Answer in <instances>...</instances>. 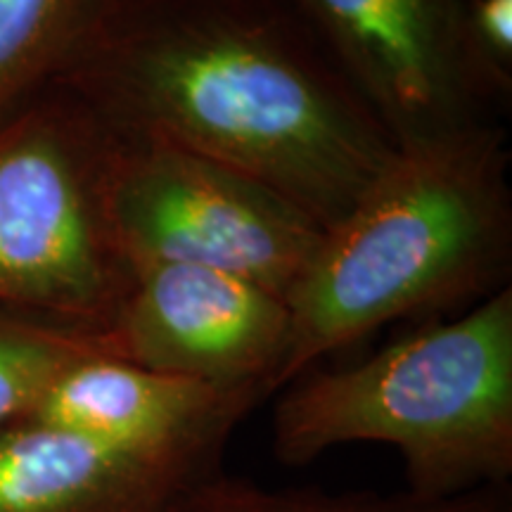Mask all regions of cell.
<instances>
[{
  "mask_svg": "<svg viewBox=\"0 0 512 512\" xmlns=\"http://www.w3.org/2000/svg\"><path fill=\"white\" fill-rule=\"evenodd\" d=\"M467 27L486 79L505 98L512 91V0H467Z\"/></svg>",
  "mask_w": 512,
  "mask_h": 512,
  "instance_id": "cell-13",
  "label": "cell"
},
{
  "mask_svg": "<svg viewBox=\"0 0 512 512\" xmlns=\"http://www.w3.org/2000/svg\"><path fill=\"white\" fill-rule=\"evenodd\" d=\"M166 512H512L510 486L453 498H418L408 491L328 494L320 489H268L247 479L207 472L185 486Z\"/></svg>",
  "mask_w": 512,
  "mask_h": 512,
  "instance_id": "cell-10",
  "label": "cell"
},
{
  "mask_svg": "<svg viewBox=\"0 0 512 512\" xmlns=\"http://www.w3.org/2000/svg\"><path fill=\"white\" fill-rule=\"evenodd\" d=\"M290 337L287 302L238 275L192 264H145L110 328L107 356L223 389L273 394Z\"/></svg>",
  "mask_w": 512,
  "mask_h": 512,
  "instance_id": "cell-7",
  "label": "cell"
},
{
  "mask_svg": "<svg viewBox=\"0 0 512 512\" xmlns=\"http://www.w3.org/2000/svg\"><path fill=\"white\" fill-rule=\"evenodd\" d=\"M394 140L482 121L503 98L486 79L467 0H280Z\"/></svg>",
  "mask_w": 512,
  "mask_h": 512,
  "instance_id": "cell-6",
  "label": "cell"
},
{
  "mask_svg": "<svg viewBox=\"0 0 512 512\" xmlns=\"http://www.w3.org/2000/svg\"><path fill=\"white\" fill-rule=\"evenodd\" d=\"M114 133L29 119L0 138V302L102 335L133 280L107 211Z\"/></svg>",
  "mask_w": 512,
  "mask_h": 512,
  "instance_id": "cell-4",
  "label": "cell"
},
{
  "mask_svg": "<svg viewBox=\"0 0 512 512\" xmlns=\"http://www.w3.org/2000/svg\"><path fill=\"white\" fill-rule=\"evenodd\" d=\"M107 354L102 335L0 316V427L34 413L64 370Z\"/></svg>",
  "mask_w": 512,
  "mask_h": 512,
  "instance_id": "cell-12",
  "label": "cell"
},
{
  "mask_svg": "<svg viewBox=\"0 0 512 512\" xmlns=\"http://www.w3.org/2000/svg\"><path fill=\"white\" fill-rule=\"evenodd\" d=\"M107 211L131 268H214L283 299L325 230L297 204L242 171L117 133L107 171Z\"/></svg>",
  "mask_w": 512,
  "mask_h": 512,
  "instance_id": "cell-5",
  "label": "cell"
},
{
  "mask_svg": "<svg viewBox=\"0 0 512 512\" xmlns=\"http://www.w3.org/2000/svg\"><path fill=\"white\" fill-rule=\"evenodd\" d=\"M508 171L496 121L394 145L287 294L290 337L275 392L394 320L508 287Z\"/></svg>",
  "mask_w": 512,
  "mask_h": 512,
  "instance_id": "cell-2",
  "label": "cell"
},
{
  "mask_svg": "<svg viewBox=\"0 0 512 512\" xmlns=\"http://www.w3.org/2000/svg\"><path fill=\"white\" fill-rule=\"evenodd\" d=\"M69 64L117 136L242 171L323 228L394 152L280 0H102Z\"/></svg>",
  "mask_w": 512,
  "mask_h": 512,
  "instance_id": "cell-1",
  "label": "cell"
},
{
  "mask_svg": "<svg viewBox=\"0 0 512 512\" xmlns=\"http://www.w3.org/2000/svg\"><path fill=\"white\" fill-rule=\"evenodd\" d=\"M214 467L121 451L24 418L0 427V512H166Z\"/></svg>",
  "mask_w": 512,
  "mask_h": 512,
  "instance_id": "cell-9",
  "label": "cell"
},
{
  "mask_svg": "<svg viewBox=\"0 0 512 512\" xmlns=\"http://www.w3.org/2000/svg\"><path fill=\"white\" fill-rule=\"evenodd\" d=\"M102 0H0V107L48 67L72 62Z\"/></svg>",
  "mask_w": 512,
  "mask_h": 512,
  "instance_id": "cell-11",
  "label": "cell"
},
{
  "mask_svg": "<svg viewBox=\"0 0 512 512\" xmlns=\"http://www.w3.org/2000/svg\"><path fill=\"white\" fill-rule=\"evenodd\" d=\"M271 434L285 465L344 444L394 446L418 498L510 486L512 287L356 366L294 380Z\"/></svg>",
  "mask_w": 512,
  "mask_h": 512,
  "instance_id": "cell-3",
  "label": "cell"
},
{
  "mask_svg": "<svg viewBox=\"0 0 512 512\" xmlns=\"http://www.w3.org/2000/svg\"><path fill=\"white\" fill-rule=\"evenodd\" d=\"M261 399L259 389H223L95 354L64 370L29 420L143 456L219 460Z\"/></svg>",
  "mask_w": 512,
  "mask_h": 512,
  "instance_id": "cell-8",
  "label": "cell"
}]
</instances>
